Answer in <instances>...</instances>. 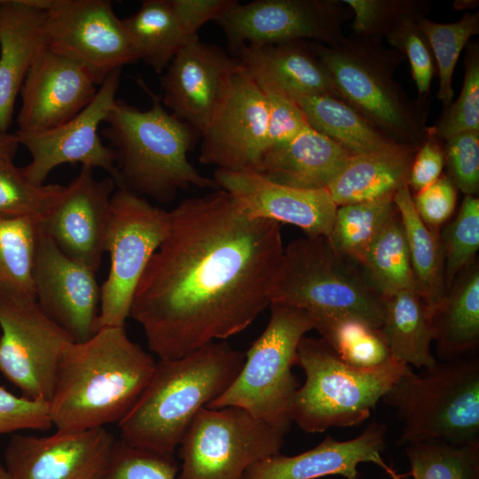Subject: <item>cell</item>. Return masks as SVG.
I'll return each instance as SVG.
<instances>
[{
    "label": "cell",
    "mask_w": 479,
    "mask_h": 479,
    "mask_svg": "<svg viewBox=\"0 0 479 479\" xmlns=\"http://www.w3.org/2000/svg\"><path fill=\"white\" fill-rule=\"evenodd\" d=\"M169 215L129 315L161 360L248 327L271 303L285 251L279 224L251 216L223 189L186 199Z\"/></svg>",
    "instance_id": "cell-1"
},
{
    "label": "cell",
    "mask_w": 479,
    "mask_h": 479,
    "mask_svg": "<svg viewBox=\"0 0 479 479\" xmlns=\"http://www.w3.org/2000/svg\"><path fill=\"white\" fill-rule=\"evenodd\" d=\"M156 361L125 326L71 342L59 358L49 403L52 427L75 431L118 424L135 404Z\"/></svg>",
    "instance_id": "cell-2"
},
{
    "label": "cell",
    "mask_w": 479,
    "mask_h": 479,
    "mask_svg": "<svg viewBox=\"0 0 479 479\" xmlns=\"http://www.w3.org/2000/svg\"><path fill=\"white\" fill-rule=\"evenodd\" d=\"M245 354L217 341L182 357L156 362L140 397L117 424L127 444L175 455L197 412L219 397L240 371Z\"/></svg>",
    "instance_id": "cell-3"
},
{
    "label": "cell",
    "mask_w": 479,
    "mask_h": 479,
    "mask_svg": "<svg viewBox=\"0 0 479 479\" xmlns=\"http://www.w3.org/2000/svg\"><path fill=\"white\" fill-rule=\"evenodd\" d=\"M139 84L150 96L151 107L143 111L116 99L100 133L115 151L116 187L161 202L192 186L219 189L188 160L196 131L167 111L143 81Z\"/></svg>",
    "instance_id": "cell-4"
},
{
    "label": "cell",
    "mask_w": 479,
    "mask_h": 479,
    "mask_svg": "<svg viewBox=\"0 0 479 479\" xmlns=\"http://www.w3.org/2000/svg\"><path fill=\"white\" fill-rule=\"evenodd\" d=\"M342 99L397 144L426 137L427 98L412 100L395 79L404 57L381 40L351 35L334 46L310 42Z\"/></svg>",
    "instance_id": "cell-5"
},
{
    "label": "cell",
    "mask_w": 479,
    "mask_h": 479,
    "mask_svg": "<svg viewBox=\"0 0 479 479\" xmlns=\"http://www.w3.org/2000/svg\"><path fill=\"white\" fill-rule=\"evenodd\" d=\"M295 365L305 381L292 398L289 415L307 433L361 424L411 368L392 357L374 367L352 366L321 338L306 336L297 347Z\"/></svg>",
    "instance_id": "cell-6"
},
{
    "label": "cell",
    "mask_w": 479,
    "mask_h": 479,
    "mask_svg": "<svg viewBox=\"0 0 479 479\" xmlns=\"http://www.w3.org/2000/svg\"><path fill=\"white\" fill-rule=\"evenodd\" d=\"M271 303L304 310L316 322L354 318L381 328L384 317L383 297L361 265L340 255L326 236L306 235L285 247Z\"/></svg>",
    "instance_id": "cell-7"
},
{
    "label": "cell",
    "mask_w": 479,
    "mask_h": 479,
    "mask_svg": "<svg viewBox=\"0 0 479 479\" xmlns=\"http://www.w3.org/2000/svg\"><path fill=\"white\" fill-rule=\"evenodd\" d=\"M402 421L398 444L442 440L479 442V360L436 363L423 374L411 368L381 399Z\"/></svg>",
    "instance_id": "cell-8"
},
{
    "label": "cell",
    "mask_w": 479,
    "mask_h": 479,
    "mask_svg": "<svg viewBox=\"0 0 479 479\" xmlns=\"http://www.w3.org/2000/svg\"><path fill=\"white\" fill-rule=\"evenodd\" d=\"M270 320L245 353L243 365L229 387L206 407H236L255 418L288 431L289 409L299 388L293 373L297 347L305 334L315 329L308 311L271 303Z\"/></svg>",
    "instance_id": "cell-9"
},
{
    "label": "cell",
    "mask_w": 479,
    "mask_h": 479,
    "mask_svg": "<svg viewBox=\"0 0 479 479\" xmlns=\"http://www.w3.org/2000/svg\"><path fill=\"white\" fill-rule=\"evenodd\" d=\"M287 432L240 408L203 407L177 447V479H243L252 466L280 453Z\"/></svg>",
    "instance_id": "cell-10"
},
{
    "label": "cell",
    "mask_w": 479,
    "mask_h": 479,
    "mask_svg": "<svg viewBox=\"0 0 479 479\" xmlns=\"http://www.w3.org/2000/svg\"><path fill=\"white\" fill-rule=\"evenodd\" d=\"M169 220V211L145 197L124 188L114 192L106 237L110 266L100 287L96 331L125 326L136 287L167 233Z\"/></svg>",
    "instance_id": "cell-11"
},
{
    "label": "cell",
    "mask_w": 479,
    "mask_h": 479,
    "mask_svg": "<svg viewBox=\"0 0 479 479\" xmlns=\"http://www.w3.org/2000/svg\"><path fill=\"white\" fill-rule=\"evenodd\" d=\"M45 11L44 46L83 67L100 85L139 60L136 45L108 0H34Z\"/></svg>",
    "instance_id": "cell-12"
},
{
    "label": "cell",
    "mask_w": 479,
    "mask_h": 479,
    "mask_svg": "<svg viewBox=\"0 0 479 479\" xmlns=\"http://www.w3.org/2000/svg\"><path fill=\"white\" fill-rule=\"evenodd\" d=\"M351 10L340 0H255L239 2L216 22L232 51L247 44L310 41L329 46L345 36Z\"/></svg>",
    "instance_id": "cell-13"
},
{
    "label": "cell",
    "mask_w": 479,
    "mask_h": 479,
    "mask_svg": "<svg viewBox=\"0 0 479 479\" xmlns=\"http://www.w3.org/2000/svg\"><path fill=\"white\" fill-rule=\"evenodd\" d=\"M121 70L110 73L90 103L65 123L43 131L15 132L20 145H24L31 155L30 162L20 168L31 183L43 185L51 171L58 166L80 163L82 167L104 169L117 184L115 151L103 144L98 127L105 122L116 101Z\"/></svg>",
    "instance_id": "cell-14"
},
{
    "label": "cell",
    "mask_w": 479,
    "mask_h": 479,
    "mask_svg": "<svg viewBox=\"0 0 479 479\" xmlns=\"http://www.w3.org/2000/svg\"><path fill=\"white\" fill-rule=\"evenodd\" d=\"M0 373L21 396L49 402L67 333L49 319L37 302L0 307Z\"/></svg>",
    "instance_id": "cell-15"
},
{
    "label": "cell",
    "mask_w": 479,
    "mask_h": 479,
    "mask_svg": "<svg viewBox=\"0 0 479 479\" xmlns=\"http://www.w3.org/2000/svg\"><path fill=\"white\" fill-rule=\"evenodd\" d=\"M268 123L265 93L239 63L223 102L200 136V162L255 171L266 149Z\"/></svg>",
    "instance_id": "cell-16"
},
{
    "label": "cell",
    "mask_w": 479,
    "mask_h": 479,
    "mask_svg": "<svg viewBox=\"0 0 479 479\" xmlns=\"http://www.w3.org/2000/svg\"><path fill=\"white\" fill-rule=\"evenodd\" d=\"M114 436L106 427L46 436L14 434L4 452L12 479H104Z\"/></svg>",
    "instance_id": "cell-17"
},
{
    "label": "cell",
    "mask_w": 479,
    "mask_h": 479,
    "mask_svg": "<svg viewBox=\"0 0 479 479\" xmlns=\"http://www.w3.org/2000/svg\"><path fill=\"white\" fill-rule=\"evenodd\" d=\"M33 279L39 308L74 342L86 341L96 333L100 306L96 271L66 255L42 228Z\"/></svg>",
    "instance_id": "cell-18"
},
{
    "label": "cell",
    "mask_w": 479,
    "mask_h": 479,
    "mask_svg": "<svg viewBox=\"0 0 479 479\" xmlns=\"http://www.w3.org/2000/svg\"><path fill=\"white\" fill-rule=\"evenodd\" d=\"M115 187L112 177L96 179L93 169L82 167L41 223L42 230L66 255L96 272L106 253Z\"/></svg>",
    "instance_id": "cell-19"
},
{
    "label": "cell",
    "mask_w": 479,
    "mask_h": 479,
    "mask_svg": "<svg viewBox=\"0 0 479 479\" xmlns=\"http://www.w3.org/2000/svg\"><path fill=\"white\" fill-rule=\"evenodd\" d=\"M239 67L222 49L192 37L161 77L162 105L201 136L223 102Z\"/></svg>",
    "instance_id": "cell-20"
},
{
    "label": "cell",
    "mask_w": 479,
    "mask_h": 479,
    "mask_svg": "<svg viewBox=\"0 0 479 479\" xmlns=\"http://www.w3.org/2000/svg\"><path fill=\"white\" fill-rule=\"evenodd\" d=\"M96 86L83 67L43 46L20 91L18 130L37 132L65 123L90 103Z\"/></svg>",
    "instance_id": "cell-21"
},
{
    "label": "cell",
    "mask_w": 479,
    "mask_h": 479,
    "mask_svg": "<svg viewBox=\"0 0 479 479\" xmlns=\"http://www.w3.org/2000/svg\"><path fill=\"white\" fill-rule=\"evenodd\" d=\"M213 179L251 216L328 237L337 205L327 189L306 190L271 182L254 171L216 169Z\"/></svg>",
    "instance_id": "cell-22"
},
{
    "label": "cell",
    "mask_w": 479,
    "mask_h": 479,
    "mask_svg": "<svg viewBox=\"0 0 479 479\" xmlns=\"http://www.w3.org/2000/svg\"><path fill=\"white\" fill-rule=\"evenodd\" d=\"M385 434L384 425L373 422L350 440L337 441L328 436L302 453H279L259 461L246 472L243 479H317L328 475L358 479L357 466L363 462L378 465L394 479L399 475L381 457L386 446Z\"/></svg>",
    "instance_id": "cell-23"
},
{
    "label": "cell",
    "mask_w": 479,
    "mask_h": 479,
    "mask_svg": "<svg viewBox=\"0 0 479 479\" xmlns=\"http://www.w3.org/2000/svg\"><path fill=\"white\" fill-rule=\"evenodd\" d=\"M44 20L32 0H0V132H8L16 98L44 46Z\"/></svg>",
    "instance_id": "cell-24"
},
{
    "label": "cell",
    "mask_w": 479,
    "mask_h": 479,
    "mask_svg": "<svg viewBox=\"0 0 479 479\" xmlns=\"http://www.w3.org/2000/svg\"><path fill=\"white\" fill-rule=\"evenodd\" d=\"M234 53L258 83L272 85L289 97L327 95L342 99L309 41L247 44Z\"/></svg>",
    "instance_id": "cell-25"
},
{
    "label": "cell",
    "mask_w": 479,
    "mask_h": 479,
    "mask_svg": "<svg viewBox=\"0 0 479 479\" xmlns=\"http://www.w3.org/2000/svg\"><path fill=\"white\" fill-rule=\"evenodd\" d=\"M351 156L308 126L287 144L265 151L254 172L294 188L326 189Z\"/></svg>",
    "instance_id": "cell-26"
},
{
    "label": "cell",
    "mask_w": 479,
    "mask_h": 479,
    "mask_svg": "<svg viewBox=\"0 0 479 479\" xmlns=\"http://www.w3.org/2000/svg\"><path fill=\"white\" fill-rule=\"evenodd\" d=\"M420 145L397 144L352 155L326 188L338 206L394 195L404 185Z\"/></svg>",
    "instance_id": "cell-27"
},
{
    "label": "cell",
    "mask_w": 479,
    "mask_h": 479,
    "mask_svg": "<svg viewBox=\"0 0 479 479\" xmlns=\"http://www.w3.org/2000/svg\"><path fill=\"white\" fill-rule=\"evenodd\" d=\"M438 355L461 358L479 343V267L461 271L432 317Z\"/></svg>",
    "instance_id": "cell-28"
},
{
    "label": "cell",
    "mask_w": 479,
    "mask_h": 479,
    "mask_svg": "<svg viewBox=\"0 0 479 479\" xmlns=\"http://www.w3.org/2000/svg\"><path fill=\"white\" fill-rule=\"evenodd\" d=\"M381 326L390 357L417 368L437 362L430 345L435 340L432 315L414 290H403L383 297Z\"/></svg>",
    "instance_id": "cell-29"
},
{
    "label": "cell",
    "mask_w": 479,
    "mask_h": 479,
    "mask_svg": "<svg viewBox=\"0 0 479 479\" xmlns=\"http://www.w3.org/2000/svg\"><path fill=\"white\" fill-rule=\"evenodd\" d=\"M393 200L406 235L415 291L433 317L446 294L441 236L420 218L407 184L395 192Z\"/></svg>",
    "instance_id": "cell-30"
},
{
    "label": "cell",
    "mask_w": 479,
    "mask_h": 479,
    "mask_svg": "<svg viewBox=\"0 0 479 479\" xmlns=\"http://www.w3.org/2000/svg\"><path fill=\"white\" fill-rule=\"evenodd\" d=\"M290 98L302 111L310 128L334 140L352 155L381 151L397 144L340 98L327 95Z\"/></svg>",
    "instance_id": "cell-31"
},
{
    "label": "cell",
    "mask_w": 479,
    "mask_h": 479,
    "mask_svg": "<svg viewBox=\"0 0 479 479\" xmlns=\"http://www.w3.org/2000/svg\"><path fill=\"white\" fill-rule=\"evenodd\" d=\"M41 223L0 216V307L36 301L33 270Z\"/></svg>",
    "instance_id": "cell-32"
},
{
    "label": "cell",
    "mask_w": 479,
    "mask_h": 479,
    "mask_svg": "<svg viewBox=\"0 0 479 479\" xmlns=\"http://www.w3.org/2000/svg\"><path fill=\"white\" fill-rule=\"evenodd\" d=\"M122 22L138 52L157 74H162L176 54L190 40L169 0H146Z\"/></svg>",
    "instance_id": "cell-33"
},
{
    "label": "cell",
    "mask_w": 479,
    "mask_h": 479,
    "mask_svg": "<svg viewBox=\"0 0 479 479\" xmlns=\"http://www.w3.org/2000/svg\"><path fill=\"white\" fill-rule=\"evenodd\" d=\"M360 265L382 297L403 290L415 291L406 235L397 209L371 243Z\"/></svg>",
    "instance_id": "cell-34"
},
{
    "label": "cell",
    "mask_w": 479,
    "mask_h": 479,
    "mask_svg": "<svg viewBox=\"0 0 479 479\" xmlns=\"http://www.w3.org/2000/svg\"><path fill=\"white\" fill-rule=\"evenodd\" d=\"M393 196L338 206L327 237L334 248L360 264L371 243L397 209Z\"/></svg>",
    "instance_id": "cell-35"
},
{
    "label": "cell",
    "mask_w": 479,
    "mask_h": 479,
    "mask_svg": "<svg viewBox=\"0 0 479 479\" xmlns=\"http://www.w3.org/2000/svg\"><path fill=\"white\" fill-rule=\"evenodd\" d=\"M410 479H479V442L428 440L405 445Z\"/></svg>",
    "instance_id": "cell-36"
},
{
    "label": "cell",
    "mask_w": 479,
    "mask_h": 479,
    "mask_svg": "<svg viewBox=\"0 0 479 479\" xmlns=\"http://www.w3.org/2000/svg\"><path fill=\"white\" fill-rule=\"evenodd\" d=\"M321 339L345 363L360 368L374 367L390 357L380 328L347 318L317 321Z\"/></svg>",
    "instance_id": "cell-37"
},
{
    "label": "cell",
    "mask_w": 479,
    "mask_h": 479,
    "mask_svg": "<svg viewBox=\"0 0 479 479\" xmlns=\"http://www.w3.org/2000/svg\"><path fill=\"white\" fill-rule=\"evenodd\" d=\"M418 24L432 49L439 78L436 96L446 108L452 103V75L459 54L468 39L479 33V13L465 12L453 23H437L424 17Z\"/></svg>",
    "instance_id": "cell-38"
},
{
    "label": "cell",
    "mask_w": 479,
    "mask_h": 479,
    "mask_svg": "<svg viewBox=\"0 0 479 479\" xmlns=\"http://www.w3.org/2000/svg\"><path fill=\"white\" fill-rule=\"evenodd\" d=\"M59 185H35L12 160L0 159V216L43 220L63 190Z\"/></svg>",
    "instance_id": "cell-39"
},
{
    "label": "cell",
    "mask_w": 479,
    "mask_h": 479,
    "mask_svg": "<svg viewBox=\"0 0 479 479\" xmlns=\"http://www.w3.org/2000/svg\"><path fill=\"white\" fill-rule=\"evenodd\" d=\"M441 236L447 291L459 274L472 265L479 248V200L465 195L455 219Z\"/></svg>",
    "instance_id": "cell-40"
},
{
    "label": "cell",
    "mask_w": 479,
    "mask_h": 479,
    "mask_svg": "<svg viewBox=\"0 0 479 479\" xmlns=\"http://www.w3.org/2000/svg\"><path fill=\"white\" fill-rule=\"evenodd\" d=\"M353 13V35L381 40L408 18H423L432 9L428 0H342Z\"/></svg>",
    "instance_id": "cell-41"
},
{
    "label": "cell",
    "mask_w": 479,
    "mask_h": 479,
    "mask_svg": "<svg viewBox=\"0 0 479 479\" xmlns=\"http://www.w3.org/2000/svg\"><path fill=\"white\" fill-rule=\"evenodd\" d=\"M465 76L457 100L444 108L435 126L441 140L466 131H479V48L471 43L465 58Z\"/></svg>",
    "instance_id": "cell-42"
},
{
    "label": "cell",
    "mask_w": 479,
    "mask_h": 479,
    "mask_svg": "<svg viewBox=\"0 0 479 479\" xmlns=\"http://www.w3.org/2000/svg\"><path fill=\"white\" fill-rule=\"evenodd\" d=\"M175 455L130 446L117 439L104 479H177Z\"/></svg>",
    "instance_id": "cell-43"
},
{
    "label": "cell",
    "mask_w": 479,
    "mask_h": 479,
    "mask_svg": "<svg viewBox=\"0 0 479 479\" xmlns=\"http://www.w3.org/2000/svg\"><path fill=\"white\" fill-rule=\"evenodd\" d=\"M420 19L404 20L385 37L394 50L409 61L419 98H427L432 78L436 75V66L428 40L419 27Z\"/></svg>",
    "instance_id": "cell-44"
},
{
    "label": "cell",
    "mask_w": 479,
    "mask_h": 479,
    "mask_svg": "<svg viewBox=\"0 0 479 479\" xmlns=\"http://www.w3.org/2000/svg\"><path fill=\"white\" fill-rule=\"evenodd\" d=\"M447 177L465 195L479 191V131H466L445 139Z\"/></svg>",
    "instance_id": "cell-45"
},
{
    "label": "cell",
    "mask_w": 479,
    "mask_h": 479,
    "mask_svg": "<svg viewBox=\"0 0 479 479\" xmlns=\"http://www.w3.org/2000/svg\"><path fill=\"white\" fill-rule=\"evenodd\" d=\"M258 84L269 106L267 151L287 144L309 124L302 111L287 93L272 85Z\"/></svg>",
    "instance_id": "cell-46"
},
{
    "label": "cell",
    "mask_w": 479,
    "mask_h": 479,
    "mask_svg": "<svg viewBox=\"0 0 479 479\" xmlns=\"http://www.w3.org/2000/svg\"><path fill=\"white\" fill-rule=\"evenodd\" d=\"M51 427L48 402L17 396L0 386V435Z\"/></svg>",
    "instance_id": "cell-47"
},
{
    "label": "cell",
    "mask_w": 479,
    "mask_h": 479,
    "mask_svg": "<svg viewBox=\"0 0 479 479\" xmlns=\"http://www.w3.org/2000/svg\"><path fill=\"white\" fill-rule=\"evenodd\" d=\"M458 189L445 175L430 185L416 192L413 205L422 222L429 228L438 230L452 215Z\"/></svg>",
    "instance_id": "cell-48"
},
{
    "label": "cell",
    "mask_w": 479,
    "mask_h": 479,
    "mask_svg": "<svg viewBox=\"0 0 479 479\" xmlns=\"http://www.w3.org/2000/svg\"><path fill=\"white\" fill-rule=\"evenodd\" d=\"M442 141L432 126L428 127L426 137L420 145L411 166L408 177L410 189L412 188L417 192L441 177L445 161Z\"/></svg>",
    "instance_id": "cell-49"
},
{
    "label": "cell",
    "mask_w": 479,
    "mask_h": 479,
    "mask_svg": "<svg viewBox=\"0 0 479 479\" xmlns=\"http://www.w3.org/2000/svg\"><path fill=\"white\" fill-rule=\"evenodd\" d=\"M180 25L188 37L198 35V30L210 20H217L235 5L237 0H169Z\"/></svg>",
    "instance_id": "cell-50"
},
{
    "label": "cell",
    "mask_w": 479,
    "mask_h": 479,
    "mask_svg": "<svg viewBox=\"0 0 479 479\" xmlns=\"http://www.w3.org/2000/svg\"><path fill=\"white\" fill-rule=\"evenodd\" d=\"M19 145L15 133L0 132V159L12 160Z\"/></svg>",
    "instance_id": "cell-51"
},
{
    "label": "cell",
    "mask_w": 479,
    "mask_h": 479,
    "mask_svg": "<svg viewBox=\"0 0 479 479\" xmlns=\"http://www.w3.org/2000/svg\"><path fill=\"white\" fill-rule=\"evenodd\" d=\"M0 479H12L4 466L0 463Z\"/></svg>",
    "instance_id": "cell-52"
},
{
    "label": "cell",
    "mask_w": 479,
    "mask_h": 479,
    "mask_svg": "<svg viewBox=\"0 0 479 479\" xmlns=\"http://www.w3.org/2000/svg\"><path fill=\"white\" fill-rule=\"evenodd\" d=\"M401 477H402V476L399 475L398 477H396V478H394V479H401Z\"/></svg>",
    "instance_id": "cell-53"
}]
</instances>
